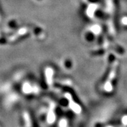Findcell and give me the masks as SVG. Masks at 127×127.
Returning a JSON list of instances; mask_svg holds the SVG:
<instances>
[{
	"mask_svg": "<svg viewBox=\"0 0 127 127\" xmlns=\"http://www.w3.org/2000/svg\"><path fill=\"white\" fill-rule=\"evenodd\" d=\"M66 97H67V98L69 99L70 106L71 109L73 111H74L75 113H77V114L80 113L81 110L80 106L77 105V104L74 103V101H73L72 98H71V96L69 95V94H66Z\"/></svg>",
	"mask_w": 127,
	"mask_h": 127,
	"instance_id": "6da1fadb",
	"label": "cell"
},
{
	"mask_svg": "<svg viewBox=\"0 0 127 127\" xmlns=\"http://www.w3.org/2000/svg\"><path fill=\"white\" fill-rule=\"evenodd\" d=\"M25 120L26 126L27 127H30L31 126V120L30 119L29 116L28 114L26 113L25 116Z\"/></svg>",
	"mask_w": 127,
	"mask_h": 127,
	"instance_id": "7a4b0ae2",
	"label": "cell"
},
{
	"mask_svg": "<svg viewBox=\"0 0 127 127\" xmlns=\"http://www.w3.org/2000/svg\"><path fill=\"white\" fill-rule=\"evenodd\" d=\"M68 123L66 119H61L60 122V127H67Z\"/></svg>",
	"mask_w": 127,
	"mask_h": 127,
	"instance_id": "3957f363",
	"label": "cell"
}]
</instances>
